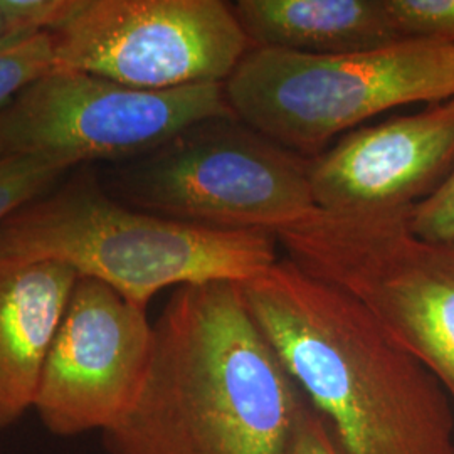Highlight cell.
Segmentation results:
<instances>
[{
  "instance_id": "obj_11",
  "label": "cell",
  "mask_w": 454,
  "mask_h": 454,
  "mask_svg": "<svg viewBox=\"0 0 454 454\" xmlns=\"http://www.w3.org/2000/svg\"><path fill=\"white\" fill-rule=\"evenodd\" d=\"M78 273L58 261L0 258V434L33 409Z\"/></svg>"
},
{
  "instance_id": "obj_4",
  "label": "cell",
  "mask_w": 454,
  "mask_h": 454,
  "mask_svg": "<svg viewBox=\"0 0 454 454\" xmlns=\"http://www.w3.org/2000/svg\"><path fill=\"white\" fill-rule=\"evenodd\" d=\"M234 114L293 153L315 159L333 138L411 103L454 97V44L407 39L352 54L251 48L224 82Z\"/></svg>"
},
{
  "instance_id": "obj_19",
  "label": "cell",
  "mask_w": 454,
  "mask_h": 454,
  "mask_svg": "<svg viewBox=\"0 0 454 454\" xmlns=\"http://www.w3.org/2000/svg\"><path fill=\"white\" fill-rule=\"evenodd\" d=\"M446 103H448V106H450V108H451V110L454 112V97L451 98L450 101H446Z\"/></svg>"
},
{
  "instance_id": "obj_18",
  "label": "cell",
  "mask_w": 454,
  "mask_h": 454,
  "mask_svg": "<svg viewBox=\"0 0 454 454\" xmlns=\"http://www.w3.org/2000/svg\"><path fill=\"white\" fill-rule=\"evenodd\" d=\"M285 454H345L324 418L307 407L298 422Z\"/></svg>"
},
{
  "instance_id": "obj_6",
  "label": "cell",
  "mask_w": 454,
  "mask_h": 454,
  "mask_svg": "<svg viewBox=\"0 0 454 454\" xmlns=\"http://www.w3.org/2000/svg\"><path fill=\"white\" fill-rule=\"evenodd\" d=\"M114 185L130 207L215 231L275 234L317 209L309 159L238 116L182 131L127 163Z\"/></svg>"
},
{
  "instance_id": "obj_17",
  "label": "cell",
  "mask_w": 454,
  "mask_h": 454,
  "mask_svg": "<svg viewBox=\"0 0 454 454\" xmlns=\"http://www.w3.org/2000/svg\"><path fill=\"white\" fill-rule=\"evenodd\" d=\"M414 234L433 241H454V167L438 189L407 212Z\"/></svg>"
},
{
  "instance_id": "obj_1",
  "label": "cell",
  "mask_w": 454,
  "mask_h": 454,
  "mask_svg": "<svg viewBox=\"0 0 454 454\" xmlns=\"http://www.w3.org/2000/svg\"><path fill=\"white\" fill-rule=\"evenodd\" d=\"M152 325L144 386L103 431L106 454H285L309 401L239 283L176 288Z\"/></svg>"
},
{
  "instance_id": "obj_15",
  "label": "cell",
  "mask_w": 454,
  "mask_h": 454,
  "mask_svg": "<svg viewBox=\"0 0 454 454\" xmlns=\"http://www.w3.org/2000/svg\"><path fill=\"white\" fill-rule=\"evenodd\" d=\"M403 39L454 44V0H384Z\"/></svg>"
},
{
  "instance_id": "obj_5",
  "label": "cell",
  "mask_w": 454,
  "mask_h": 454,
  "mask_svg": "<svg viewBox=\"0 0 454 454\" xmlns=\"http://www.w3.org/2000/svg\"><path fill=\"white\" fill-rule=\"evenodd\" d=\"M407 212L315 209L275 238L298 268L367 309L454 406V241L419 238Z\"/></svg>"
},
{
  "instance_id": "obj_14",
  "label": "cell",
  "mask_w": 454,
  "mask_h": 454,
  "mask_svg": "<svg viewBox=\"0 0 454 454\" xmlns=\"http://www.w3.org/2000/svg\"><path fill=\"white\" fill-rule=\"evenodd\" d=\"M69 168L37 159H0V224L29 202L48 194Z\"/></svg>"
},
{
  "instance_id": "obj_2",
  "label": "cell",
  "mask_w": 454,
  "mask_h": 454,
  "mask_svg": "<svg viewBox=\"0 0 454 454\" xmlns=\"http://www.w3.org/2000/svg\"><path fill=\"white\" fill-rule=\"evenodd\" d=\"M239 286L343 453L454 454L450 395L354 298L288 258Z\"/></svg>"
},
{
  "instance_id": "obj_10",
  "label": "cell",
  "mask_w": 454,
  "mask_h": 454,
  "mask_svg": "<svg viewBox=\"0 0 454 454\" xmlns=\"http://www.w3.org/2000/svg\"><path fill=\"white\" fill-rule=\"evenodd\" d=\"M454 167V112L439 103L347 133L309 159L317 209L406 211L433 194Z\"/></svg>"
},
{
  "instance_id": "obj_12",
  "label": "cell",
  "mask_w": 454,
  "mask_h": 454,
  "mask_svg": "<svg viewBox=\"0 0 454 454\" xmlns=\"http://www.w3.org/2000/svg\"><path fill=\"white\" fill-rule=\"evenodd\" d=\"M231 7L253 48L325 56L406 41L384 0H238Z\"/></svg>"
},
{
  "instance_id": "obj_13",
  "label": "cell",
  "mask_w": 454,
  "mask_h": 454,
  "mask_svg": "<svg viewBox=\"0 0 454 454\" xmlns=\"http://www.w3.org/2000/svg\"><path fill=\"white\" fill-rule=\"evenodd\" d=\"M56 69L49 33L14 35L0 41V110L31 82Z\"/></svg>"
},
{
  "instance_id": "obj_8",
  "label": "cell",
  "mask_w": 454,
  "mask_h": 454,
  "mask_svg": "<svg viewBox=\"0 0 454 454\" xmlns=\"http://www.w3.org/2000/svg\"><path fill=\"white\" fill-rule=\"evenodd\" d=\"M49 34L58 69L152 91L224 82L253 48L223 0H80Z\"/></svg>"
},
{
  "instance_id": "obj_7",
  "label": "cell",
  "mask_w": 454,
  "mask_h": 454,
  "mask_svg": "<svg viewBox=\"0 0 454 454\" xmlns=\"http://www.w3.org/2000/svg\"><path fill=\"white\" fill-rule=\"evenodd\" d=\"M231 116L224 82L152 91L56 67L0 110V159L67 168L130 162L200 121Z\"/></svg>"
},
{
  "instance_id": "obj_3",
  "label": "cell",
  "mask_w": 454,
  "mask_h": 454,
  "mask_svg": "<svg viewBox=\"0 0 454 454\" xmlns=\"http://www.w3.org/2000/svg\"><path fill=\"white\" fill-rule=\"evenodd\" d=\"M275 234L215 231L138 211L76 179L0 224V258L58 261L145 309L157 293L244 283L278 261Z\"/></svg>"
},
{
  "instance_id": "obj_16",
  "label": "cell",
  "mask_w": 454,
  "mask_h": 454,
  "mask_svg": "<svg viewBox=\"0 0 454 454\" xmlns=\"http://www.w3.org/2000/svg\"><path fill=\"white\" fill-rule=\"evenodd\" d=\"M78 5L80 0H0V41L22 34L49 33Z\"/></svg>"
},
{
  "instance_id": "obj_9",
  "label": "cell",
  "mask_w": 454,
  "mask_h": 454,
  "mask_svg": "<svg viewBox=\"0 0 454 454\" xmlns=\"http://www.w3.org/2000/svg\"><path fill=\"white\" fill-rule=\"evenodd\" d=\"M152 345L145 309L78 275L35 392L33 409L44 427L63 438L110 429L144 386Z\"/></svg>"
}]
</instances>
